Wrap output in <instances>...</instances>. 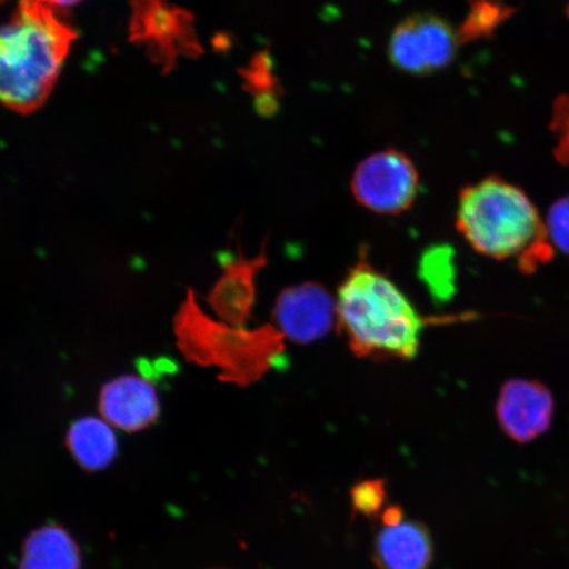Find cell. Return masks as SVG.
Returning a JSON list of instances; mask_svg holds the SVG:
<instances>
[{
  "label": "cell",
  "mask_w": 569,
  "mask_h": 569,
  "mask_svg": "<svg viewBox=\"0 0 569 569\" xmlns=\"http://www.w3.org/2000/svg\"><path fill=\"white\" fill-rule=\"evenodd\" d=\"M48 0H21L0 27V103L19 113L51 94L76 32Z\"/></svg>",
  "instance_id": "cell-1"
},
{
  "label": "cell",
  "mask_w": 569,
  "mask_h": 569,
  "mask_svg": "<svg viewBox=\"0 0 569 569\" xmlns=\"http://www.w3.org/2000/svg\"><path fill=\"white\" fill-rule=\"evenodd\" d=\"M337 318L359 358L415 359L426 319L386 274L360 261L338 289Z\"/></svg>",
  "instance_id": "cell-2"
},
{
  "label": "cell",
  "mask_w": 569,
  "mask_h": 569,
  "mask_svg": "<svg viewBox=\"0 0 569 569\" xmlns=\"http://www.w3.org/2000/svg\"><path fill=\"white\" fill-rule=\"evenodd\" d=\"M457 229L473 251L493 260L517 259L525 273L552 256L536 206L521 189L501 178H486L461 190Z\"/></svg>",
  "instance_id": "cell-3"
},
{
  "label": "cell",
  "mask_w": 569,
  "mask_h": 569,
  "mask_svg": "<svg viewBox=\"0 0 569 569\" xmlns=\"http://www.w3.org/2000/svg\"><path fill=\"white\" fill-rule=\"evenodd\" d=\"M418 189L415 162L397 149H386L362 160L351 180L356 201L381 216H400L410 210Z\"/></svg>",
  "instance_id": "cell-4"
},
{
  "label": "cell",
  "mask_w": 569,
  "mask_h": 569,
  "mask_svg": "<svg viewBox=\"0 0 569 569\" xmlns=\"http://www.w3.org/2000/svg\"><path fill=\"white\" fill-rule=\"evenodd\" d=\"M458 49V36L446 20L431 13L405 19L391 33L390 61L410 74H429L450 66Z\"/></svg>",
  "instance_id": "cell-5"
},
{
  "label": "cell",
  "mask_w": 569,
  "mask_h": 569,
  "mask_svg": "<svg viewBox=\"0 0 569 569\" xmlns=\"http://www.w3.org/2000/svg\"><path fill=\"white\" fill-rule=\"evenodd\" d=\"M498 425L517 443H530L550 430L553 397L542 382L513 379L503 383L497 398Z\"/></svg>",
  "instance_id": "cell-6"
},
{
  "label": "cell",
  "mask_w": 569,
  "mask_h": 569,
  "mask_svg": "<svg viewBox=\"0 0 569 569\" xmlns=\"http://www.w3.org/2000/svg\"><path fill=\"white\" fill-rule=\"evenodd\" d=\"M98 409L107 423L126 432L147 430L158 422L161 411L158 389L137 375L106 382L99 393Z\"/></svg>",
  "instance_id": "cell-7"
},
{
  "label": "cell",
  "mask_w": 569,
  "mask_h": 569,
  "mask_svg": "<svg viewBox=\"0 0 569 569\" xmlns=\"http://www.w3.org/2000/svg\"><path fill=\"white\" fill-rule=\"evenodd\" d=\"M337 305L316 283L284 290L277 301L274 318L284 337L297 343H311L331 329Z\"/></svg>",
  "instance_id": "cell-8"
},
{
  "label": "cell",
  "mask_w": 569,
  "mask_h": 569,
  "mask_svg": "<svg viewBox=\"0 0 569 569\" xmlns=\"http://www.w3.org/2000/svg\"><path fill=\"white\" fill-rule=\"evenodd\" d=\"M377 569H429L433 558L432 538L422 522L402 521L382 526L373 542Z\"/></svg>",
  "instance_id": "cell-9"
},
{
  "label": "cell",
  "mask_w": 569,
  "mask_h": 569,
  "mask_svg": "<svg viewBox=\"0 0 569 569\" xmlns=\"http://www.w3.org/2000/svg\"><path fill=\"white\" fill-rule=\"evenodd\" d=\"M66 443L77 465L90 473L103 471L118 457V438L103 418L77 419L69 427Z\"/></svg>",
  "instance_id": "cell-10"
},
{
  "label": "cell",
  "mask_w": 569,
  "mask_h": 569,
  "mask_svg": "<svg viewBox=\"0 0 569 569\" xmlns=\"http://www.w3.org/2000/svg\"><path fill=\"white\" fill-rule=\"evenodd\" d=\"M18 569H82L73 537L59 525H46L27 537Z\"/></svg>",
  "instance_id": "cell-11"
},
{
  "label": "cell",
  "mask_w": 569,
  "mask_h": 569,
  "mask_svg": "<svg viewBox=\"0 0 569 569\" xmlns=\"http://www.w3.org/2000/svg\"><path fill=\"white\" fill-rule=\"evenodd\" d=\"M133 32L138 38L153 41L156 47L162 44L161 41H170L174 49L172 41L176 39L196 46L189 18L182 20L183 13L166 0H133Z\"/></svg>",
  "instance_id": "cell-12"
},
{
  "label": "cell",
  "mask_w": 569,
  "mask_h": 569,
  "mask_svg": "<svg viewBox=\"0 0 569 569\" xmlns=\"http://www.w3.org/2000/svg\"><path fill=\"white\" fill-rule=\"evenodd\" d=\"M513 10L503 4L501 0H471V13L467 19L462 33L467 38H480L493 32L498 24L508 19Z\"/></svg>",
  "instance_id": "cell-13"
},
{
  "label": "cell",
  "mask_w": 569,
  "mask_h": 569,
  "mask_svg": "<svg viewBox=\"0 0 569 569\" xmlns=\"http://www.w3.org/2000/svg\"><path fill=\"white\" fill-rule=\"evenodd\" d=\"M387 489L381 480H367L351 489V503L355 513L369 519L380 518L386 510Z\"/></svg>",
  "instance_id": "cell-14"
},
{
  "label": "cell",
  "mask_w": 569,
  "mask_h": 569,
  "mask_svg": "<svg viewBox=\"0 0 569 569\" xmlns=\"http://www.w3.org/2000/svg\"><path fill=\"white\" fill-rule=\"evenodd\" d=\"M545 226L551 246L569 256V196L552 204Z\"/></svg>",
  "instance_id": "cell-15"
},
{
  "label": "cell",
  "mask_w": 569,
  "mask_h": 569,
  "mask_svg": "<svg viewBox=\"0 0 569 569\" xmlns=\"http://www.w3.org/2000/svg\"><path fill=\"white\" fill-rule=\"evenodd\" d=\"M557 127L560 132L559 158L569 162V99L560 101L557 111Z\"/></svg>",
  "instance_id": "cell-16"
},
{
  "label": "cell",
  "mask_w": 569,
  "mask_h": 569,
  "mask_svg": "<svg viewBox=\"0 0 569 569\" xmlns=\"http://www.w3.org/2000/svg\"><path fill=\"white\" fill-rule=\"evenodd\" d=\"M382 526H396L405 521V515L401 507H397V505H389L386 510L382 511L380 517Z\"/></svg>",
  "instance_id": "cell-17"
},
{
  "label": "cell",
  "mask_w": 569,
  "mask_h": 569,
  "mask_svg": "<svg viewBox=\"0 0 569 569\" xmlns=\"http://www.w3.org/2000/svg\"><path fill=\"white\" fill-rule=\"evenodd\" d=\"M48 2L61 9V7H68L80 3L82 2V0H48Z\"/></svg>",
  "instance_id": "cell-18"
},
{
  "label": "cell",
  "mask_w": 569,
  "mask_h": 569,
  "mask_svg": "<svg viewBox=\"0 0 569 569\" xmlns=\"http://www.w3.org/2000/svg\"><path fill=\"white\" fill-rule=\"evenodd\" d=\"M4 2V0H0V3Z\"/></svg>",
  "instance_id": "cell-19"
}]
</instances>
